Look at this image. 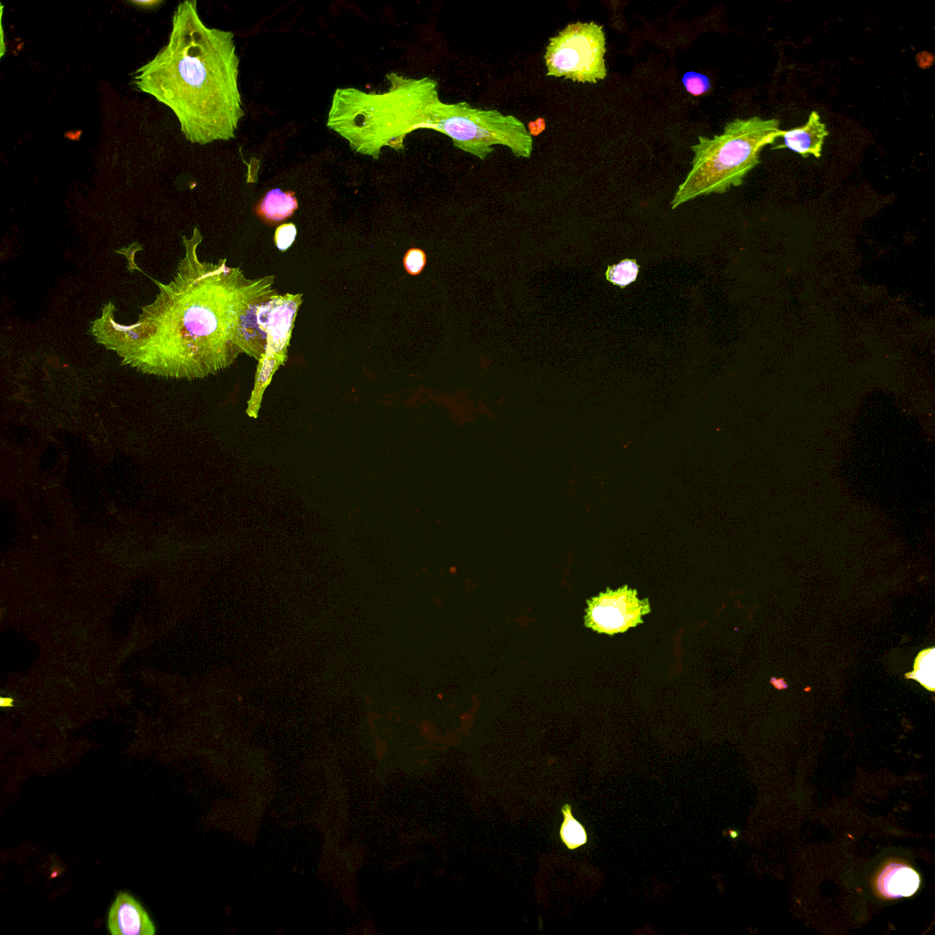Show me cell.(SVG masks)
I'll use <instances>...</instances> for the list:
<instances>
[{"mask_svg":"<svg viewBox=\"0 0 935 935\" xmlns=\"http://www.w3.org/2000/svg\"><path fill=\"white\" fill-rule=\"evenodd\" d=\"M203 240L194 227L183 236L184 257L168 284L153 280L160 292L142 307L137 321L121 324L115 306L107 302L90 324V334L122 364L166 378L195 379L229 367L240 354L259 360L267 334L259 325V307L278 295L275 277L247 278L226 258L201 261Z\"/></svg>","mask_w":935,"mask_h":935,"instance_id":"obj_1","label":"cell"},{"mask_svg":"<svg viewBox=\"0 0 935 935\" xmlns=\"http://www.w3.org/2000/svg\"><path fill=\"white\" fill-rule=\"evenodd\" d=\"M383 92L338 88L331 100L327 127L343 137L350 148L377 160L383 147L404 149L405 136L423 128L447 135L455 147L480 160L494 145L508 147L517 157L529 158L532 135L513 115L473 108L468 102L440 100L437 82L430 77L385 75Z\"/></svg>","mask_w":935,"mask_h":935,"instance_id":"obj_2","label":"cell"},{"mask_svg":"<svg viewBox=\"0 0 935 935\" xmlns=\"http://www.w3.org/2000/svg\"><path fill=\"white\" fill-rule=\"evenodd\" d=\"M234 34L206 26L196 1L178 4L168 43L132 76V85L166 105L192 143L235 138L245 112Z\"/></svg>","mask_w":935,"mask_h":935,"instance_id":"obj_3","label":"cell"},{"mask_svg":"<svg viewBox=\"0 0 935 935\" xmlns=\"http://www.w3.org/2000/svg\"><path fill=\"white\" fill-rule=\"evenodd\" d=\"M779 126L778 119L737 118L725 125L721 134L699 136V142L691 146V168L678 186L671 207L741 184L747 173L761 163L762 150L780 138Z\"/></svg>","mask_w":935,"mask_h":935,"instance_id":"obj_4","label":"cell"},{"mask_svg":"<svg viewBox=\"0 0 935 935\" xmlns=\"http://www.w3.org/2000/svg\"><path fill=\"white\" fill-rule=\"evenodd\" d=\"M605 37L594 22L569 24L549 40L544 55L547 76L596 83L606 77Z\"/></svg>","mask_w":935,"mask_h":935,"instance_id":"obj_5","label":"cell"},{"mask_svg":"<svg viewBox=\"0 0 935 935\" xmlns=\"http://www.w3.org/2000/svg\"><path fill=\"white\" fill-rule=\"evenodd\" d=\"M302 302V294L276 295L259 307L260 329L267 334L265 352L258 360L254 388L246 410L257 418L266 388L279 366L288 359L292 329Z\"/></svg>","mask_w":935,"mask_h":935,"instance_id":"obj_6","label":"cell"},{"mask_svg":"<svg viewBox=\"0 0 935 935\" xmlns=\"http://www.w3.org/2000/svg\"><path fill=\"white\" fill-rule=\"evenodd\" d=\"M648 599H641L637 591L627 585L606 589L587 601L585 625L597 633L615 635L643 623L650 612Z\"/></svg>","mask_w":935,"mask_h":935,"instance_id":"obj_7","label":"cell"},{"mask_svg":"<svg viewBox=\"0 0 935 935\" xmlns=\"http://www.w3.org/2000/svg\"><path fill=\"white\" fill-rule=\"evenodd\" d=\"M919 873L907 861L890 857L883 861L871 879L875 895L893 900L913 896L920 887Z\"/></svg>","mask_w":935,"mask_h":935,"instance_id":"obj_8","label":"cell"},{"mask_svg":"<svg viewBox=\"0 0 935 935\" xmlns=\"http://www.w3.org/2000/svg\"><path fill=\"white\" fill-rule=\"evenodd\" d=\"M112 935H152L155 928L141 904L129 893L120 892L108 915Z\"/></svg>","mask_w":935,"mask_h":935,"instance_id":"obj_9","label":"cell"},{"mask_svg":"<svg viewBox=\"0 0 935 935\" xmlns=\"http://www.w3.org/2000/svg\"><path fill=\"white\" fill-rule=\"evenodd\" d=\"M829 131L825 123L821 121L820 114L813 110L804 125L788 131H781L783 142L773 145L772 150L787 148L804 158L813 155L821 157L825 137Z\"/></svg>","mask_w":935,"mask_h":935,"instance_id":"obj_10","label":"cell"},{"mask_svg":"<svg viewBox=\"0 0 935 935\" xmlns=\"http://www.w3.org/2000/svg\"><path fill=\"white\" fill-rule=\"evenodd\" d=\"M297 208L298 201L293 192L276 188L264 195L256 212L267 224L277 225L290 217Z\"/></svg>","mask_w":935,"mask_h":935,"instance_id":"obj_11","label":"cell"},{"mask_svg":"<svg viewBox=\"0 0 935 935\" xmlns=\"http://www.w3.org/2000/svg\"><path fill=\"white\" fill-rule=\"evenodd\" d=\"M562 822L559 829L562 843L569 850H576L588 842V834L583 825L573 815L570 804L561 807Z\"/></svg>","mask_w":935,"mask_h":935,"instance_id":"obj_12","label":"cell"},{"mask_svg":"<svg viewBox=\"0 0 935 935\" xmlns=\"http://www.w3.org/2000/svg\"><path fill=\"white\" fill-rule=\"evenodd\" d=\"M934 650V647L931 646L920 651L915 659L913 670L905 674L906 678L917 680L930 692L935 691Z\"/></svg>","mask_w":935,"mask_h":935,"instance_id":"obj_13","label":"cell"},{"mask_svg":"<svg viewBox=\"0 0 935 935\" xmlns=\"http://www.w3.org/2000/svg\"><path fill=\"white\" fill-rule=\"evenodd\" d=\"M638 265L634 259H624L616 265L608 267L606 278L615 285L625 287L636 280Z\"/></svg>","mask_w":935,"mask_h":935,"instance_id":"obj_14","label":"cell"},{"mask_svg":"<svg viewBox=\"0 0 935 935\" xmlns=\"http://www.w3.org/2000/svg\"><path fill=\"white\" fill-rule=\"evenodd\" d=\"M682 83L688 93L699 96L710 89V79L704 74L688 71L682 77Z\"/></svg>","mask_w":935,"mask_h":935,"instance_id":"obj_15","label":"cell"},{"mask_svg":"<svg viewBox=\"0 0 935 935\" xmlns=\"http://www.w3.org/2000/svg\"><path fill=\"white\" fill-rule=\"evenodd\" d=\"M426 264V255L424 250L418 247L408 249L403 257V266L405 271L412 275H419Z\"/></svg>","mask_w":935,"mask_h":935,"instance_id":"obj_16","label":"cell"},{"mask_svg":"<svg viewBox=\"0 0 935 935\" xmlns=\"http://www.w3.org/2000/svg\"><path fill=\"white\" fill-rule=\"evenodd\" d=\"M296 236L297 228L295 225L292 223H286L278 226L276 229L274 241L279 250L285 251L292 245Z\"/></svg>","mask_w":935,"mask_h":935,"instance_id":"obj_17","label":"cell"},{"mask_svg":"<svg viewBox=\"0 0 935 935\" xmlns=\"http://www.w3.org/2000/svg\"><path fill=\"white\" fill-rule=\"evenodd\" d=\"M128 3H130L131 5H133L137 6V7L142 8V9H154L156 7H159L162 4H163V1H162V0H147V1L131 0V1H128Z\"/></svg>","mask_w":935,"mask_h":935,"instance_id":"obj_18","label":"cell"},{"mask_svg":"<svg viewBox=\"0 0 935 935\" xmlns=\"http://www.w3.org/2000/svg\"><path fill=\"white\" fill-rule=\"evenodd\" d=\"M0 703L2 707H11L13 705V699L10 698H1Z\"/></svg>","mask_w":935,"mask_h":935,"instance_id":"obj_19","label":"cell"}]
</instances>
